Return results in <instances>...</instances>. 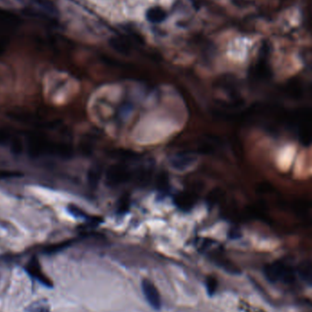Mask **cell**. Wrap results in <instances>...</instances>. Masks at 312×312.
Returning a JSON list of instances; mask_svg holds the SVG:
<instances>
[{"label": "cell", "instance_id": "6da1fadb", "mask_svg": "<svg viewBox=\"0 0 312 312\" xmlns=\"http://www.w3.org/2000/svg\"><path fill=\"white\" fill-rule=\"evenodd\" d=\"M264 273L268 280L271 282L281 281L291 283L295 279V275L292 268L281 262H274L272 264H269L264 269Z\"/></svg>", "mask_w": 312, "mask_h": 312}, {"label": "cell", "instance_id": "7a4b0ae2", "mask_svg": "<svg viewBox=\"0 0 312 312\" xmlns=\"http://www.w3.org/2000/svg\"><path fill=\"white\" fill-rule=\"evenodd\" d=\"M141 289H142L143 295L149 304L151 305L155 310H159L162 306V300H161L160 293L155 286V284L150 281L149 279H143L141 282Z\"/></svg>", "mask_w": 312, "mask_h": 312}, {"label": "cell", "instance_id": "3957f363", "mask_svg": "<svg viewBox=\"0 0 312 312\" xmlns=\"http://www.w3.org/2000/svg\"><path fill=\"white\" fill-rule=\"evenodd\" d=\"M26 269L29 272V274L32 276L34 278H36L37 281L42 283L43 285H46V286H51V284H50L51 281L44 275V273L41 271V268H40L39 263H38L37 259L34 258L30 260V262L28 263V266H27Z\"/></svg>", "mask_w": 312, "mask_h": 312}, {"label": "cell", "instance_id": "277c9868", "mask_svg": "<svg viewBox=\"0 0 312 312\" xmlns=\"http://www.w3.org/2000/svg\"><path fill=\"white\" fill-rule=\"evenodd\" d=\"M146 18L151 23H161L166 18V13L163 8L153 7L146 12Z\"/></svg>", "mask_w": 312, "mask_h": 312}, {"label": "cell", "instance_id": "5b68a950", "mask_svg": "<svg viewBox=\"0 0 312 312\" xmlns=\"http://www.w3.org/2000/svg\"><path fill=\"white\" fill-rule=\"evenodd\" d=\"M298 274L304 281L312 285V261H304V262H302L298 266Z\"/></svg>", "mask_w": 312, "mask_h": 312}, {"label": "cell", "instance_id": "8992f818", "mask_svg": "<svg viewBox=\"0 0 312 312\" xmlns=\"http://www.w3.org/2000/svg\"><path fill=\"white\" fill-rule=\"evenodd\" d=\"M27 312H50V307L45 300H37L29 307Z\"/></svg>", "mask_w": 312, "mask_h": 312}, {"label": "cell", "instance_id": "52a82bcc", "mask_svg": "<svg viewBox=\"0 0 312 312\" xmlns=\"http://www.w3.org/2000/svg\"><path fill=\"white\" fill-rule=\"evenodd\" d=\"M216 288H217V281L214 277H208L207 280V289H208V294L210 296L214 295L216 293Z\"/></svg>", "mask_w": 312, "mask_h": 312}]
</instances>
